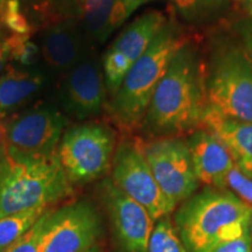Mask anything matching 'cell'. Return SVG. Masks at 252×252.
<instances>
[{
  "label": "cell",
  "instance_id": "1",
  "mask_svg": "<svg viewBox=\"0 0 252 252\" xmlns=\"http://www.w3.org/2000/svg\"><path fill=\"white\" fill-rule=\"evenodd\" d=\"M206 106L204 65L196 46L187 41L158 83L141 125L159 138L186 133L201 126Z\"/></svg>",
  "mask_w": 252,
  "mask_h": 252
},
{
  "label": "cell",
  "instance_id": "2",
  "mask_svg": "<svg viewBox=\"0 0 252 252\" xmlns=\"http://www.w3.org/2000/svg\"><path fill=\"white\" fill-rule=\"evenodd\" d=\"M71 184L53 156H30L0 144V219L67 196Z\"/></svg>",
  "mask_w": 252,
  "mask_h": 252
},
{
  "label": "cell",
  "instance_id": "3",
  "mask_svg": "<svg viewBox=\"0 0 252 252\" xmlns=\"http://www.w3.org/2000/svg\"><path fill=\"white\" fill-rule=\"evenodd\" d=\"M174 224L188 252H209L252 228V208L231 191L209 187L182 202Z\"/></svg>",
  "mask_w": 252,
  "mask_h": 252
},
{
  "label": "cell",
  "instance_id": "4",
  "mask_svg": "<svg viewBox=\"0 0 252 252\" xmlns=\"http://www.w3.org/2000/svg\"><path fill=\"white\" fill-rule=\"evenodd\" d=\"M187 41L181 28L174 21L167 20L112 96L110 110L122 126L133 128L143 124L158 83L173 56Z\"/></svg>",
  "mask_w": 252,
  "mask_h": 252
},
{
  "label": "cell",
  "instance_id": "5",
  "mask_svg": "<svg viewBox=\"0 0 252 252\" xmlns=\"http://www.w3.org/2000/svg\"><path fill=\"white\" fill-rule=\"evenodd\" d=\"M207 105L226 117L252 123V62L244 47L214 43L204 67Z\"/></svg>",
  "mask_w": 252,
  "mask_h": 252
},
{
  "label": "cell",
  "instance_id": "6",
  "mask_svg": "<svg viewBox=\"0 0 252 252\" xmlns=\"http://www.w3.org/2000/svg\"><path fill=\"white\" fill-rule=\"evenodd\" d=\"M115 134L97 123L74 126L63 133L58 157L70 184H87L102 176L112 162Z\"/></svg>",
  "mask_w": 252,
  "mask_h": 252
},
{
  "label": "cell",
  "instance_id": "7",
  "mask_svg": "<svg viewBox=\"0 0 252 252\" xmlns=\"http://www.w3.org/2000/svg\"><path fill=\"white\" fill-rule=\"evenodd\" d=\"M116 186L149 212L154 220L169 215L176 204L162 193L154 179L141 144L125 140L112 157V179Z\"/></svg>",
  "mask_w": 252,
  "mask_h": 252
},
{
  "label": "cell",
  "instance_id": "8",
  "mask_svg": "<svg viewBox=\"0 0 252 252\" xmlns=\"http://www.w3.org/2000/svg\"><path fill=\"white\" fill-rule=\"evenodd\" d=\"M154 179L174 204L193 196L198 187L187 140L178 137L158 138L141 144Z\"/></svg>",
  "mask_w": 252,
  "mask_h": 252
},
{
  "label": "cell",
  "instance_id": "9",
  "mask_svg": "<svg viewBox=\"0 0 252 252\" xmlns=\"http://www.w3.org/2000/svg\"><path fill=\"white\" fill-rule=\"evenodd\" d=\"M102 219L88 201L50 210L40 252H87L97 247L102 235Z\"/></svg>",
  "mask_w": 252,
  "mask_h": 252
},
{
  "label": "cell",
  "instance_id": "10",
  "mask_svg": "<svg viewBox=\"0 0 252 252\" xmlns=\"http://www.w3.org/2000/svg\"><path fill=\"white\" fill-rule=\"evenodd\" d=\"M166 23L167 19L161 12H146L127 25L109 47L103 58L102 68L106 90L111 97Z\"/></svg>",
  "mask_w": 252,
  "mask_h": 252
},
{
  "label": "cell",
  "instance_id": "11",
  "mask_svg": "<svg viewBox=\"0 0 252 252\" xmlns=\"http://www.w3.org/2000/svg\"><path fill=\"white\" fill-rule=\"evenodd\" d=\"M67 124L58 110L43 106L23 115L5 125V144L30 156H53Z\"/></svg>",
  "mask_w": 252,
  "mask_h": 252
},
{
  "label": "cell",
  "instance_id": "12",
  "mask_svg": "<svg viewBox=\"0 0 252 252\" xmlns=\"http://www.w3.org/2000/svg\"><path fill=\"white\" fill-rule=\"evenodd\" d=\"M99 194L111 219L113 230L124 252H147L149 239L156 220L145 208L105 179Z\"/></svg>",
  "mask_w": 252,
  "mask_h": 252
},
{
  "label": "cell",
  "instance_id": "13",
  "mask_svg": "<svg viewBox=\"0 0 252 252\" xmlns=\"http://www.w3.org/2000/svg\"><path fill=\"white\" fill-rule=\"evenodd\" d=\"M103 68L94 61L80 62L72 68L65 83V104L78 119L97 116L106 96Z\"/></svg>",
  "mask_w": 252,
  "mask_h": 252
},
{
  "label": "cell",
  "instance_id": "14",
  "mask_svg": "<svg viewBox=\"0 0 252 252\" xmlns=\"http://www.w3.org/2000/svg\"><path fill=\"white\" fill-rule=\"evenodd\" d=\"M201 126L222 143L235 165L252 179V123L226 117L207 105Z\"/></svg>",
  "mask_w": 252,
  "mask_h": 252
},
{
  "label": "cell",
  "instance_id": "15",
  "mask_svg": "<svg viewBox=\"0 0 252 252\" xmlns=\"http://www.w3.org/2000/svg\"><path fill=\"white\" fill-rule=\"evenodd\" d=\"M187 144L198 181L222 189L226 174L235 166L225 147L206 130L191 132Z\"/></svg>",
  "mask_w": 252,
  "mask_h": 252
},
{
  "label": "cell",
  "instance_id": "16",
  "mask_svg": "<svg viewBox=\"0 0 252 252\" xmlns=\"http://www.w3.org/2000/svg\"><path fill=\"white\" fill-rule=\"evenodd\" d=\"M42 82L41 75L25 70L0 75V118L39 91Z\"/></svg>",
  "mask_w": 252,
  "mask_h": 252
},
{
  "label": "cell",
  "instance_id": "17",
  "mask_svg": "<svg viewBox=\"0 0 252 252\" xmlns=\"http://www.w3.org/2000/svg\"><path fill=\"white\" fill-rule=\"evenodd\" d=\"M42 53L46 61L58 69L70 68L80 58L76 34L67 27H56L45 34Z\"/></svg>",
  "mask_w": 252,
  "mask_h": 252
},
{
  "label": "cell",
  "instance_id": "18",
  "mask_svg": "<svg viewBox=\"0 0 252 252\" xmlns=\"http://www.w3.org/2000/svg\"><path fill=\"white\" fill-rule=\"evenodd\" d=\"M186 23L198 26L219 20L228 13L231 0H171Z\"/></svg>",
  "mask_w": 252,
  "mask_h": 252
},
{
  "label": "cell",
  "instance_id": "19",
  "mask_svg": "<svg viewBox=\"0 0 252 252\" xmlns=\"http://www.w3.org/2000/svg\"><path fill=\"white\" fill-rule=\"evenodd\" d=\"M117 0H77L88 31L97 41H105L111 34L110 20Z\"/></svg>",
  "mask_w": 252,
  "mask_h": 252
},
{
  "label": "cell",
  "instance_id": "20",
  "mask_svg": "<svg viewBox=\"0 0 252 252\" xmlns=\"http://www.w3.org/2000/svg\"><path fill=\"white\" fill-rule=\"evenodd\" d=\"M46 210L47 207L35 208L0 219V252H5L23 237Z\"/></svg>",
  "mask_w": 252,
  "mask_h": 252
},
{
  "label": "cell",
  "instance_id": "21",
  "mask_svg": "<svg viewBox=\"0 0 252 252\" xmlns=\"http://www.w3.org/2000/svg\"><path fill=\"white\" fill-rule=\"evenodd\" d=\"M147 252H188L169 215L156 220L149 239Z\"/></svg>",
  "mask_w": 252,
  "mask_h": 252
},
{
  "label": "cell",
  "instance_id": "22",
  "mask_svg": "<svg viewBox=\"0 0 252 252\" xmlns=\"http://www.w3.org/2000/svg\"><path fill=\"white\" fill-rule=\"evenodd\" d=\"M50 210L47 209L34 225L5 252H40V244L46 231Z\"/></svg>",
  "mask_w": 252,
  "mask_h": 252
},
{
  "label": "cell",
  "instance_id": "23",
  "mask_svg": "<svg viewBox=\"0 0 252 252\" xmlns=\"http://www.w3.org/2000/svg\"><path fill=\"white\" fill-rule=\"evenodd\" d=\"M222 189L231 191L239 200L252 208V179L244 174L236 165L226 174Z\"/></svg>",
  "mask_w": 252,
  "mask_h": 252
},
{
  "label": "cell",
  "instance_id": "24",
  "mask_svg": "<svg viewBox=\"0 0 252 252\" xmlns=\"http://www.w3.org/2000/svg\"><path fill=\"white\" fill-rule=\"evenodd\" d=\"M9 58L17 60L23 64H31L35 61L37 55V47L28 40V36L13 35L6 39Z\"/></svg>",
  "mask_w": 252,
  "mask_h": 252
},
{
  "label": "cell",
  "instance_id": "25",
  "mask_svg": "<svg viewBox=\"0 0 252 252\" xmlns=\"http://www.w3.org/2000/svg\"><path fill=\"white\" fill-rule=\"evenodd\" d=\"M1 20L8 30L13 32L17 35L28 36L30 34V25L23 14L20 13L19 4L17 0H8L5 2L4 9L1 11Z\"/></svg>",
  "mask_w": 252,
  "mask_h": 252
},
{
  "label": "cell",
  "instance_id": "26",
  "mask_svg": "<svg viewBox=\"0 0 252 252\" xmlns=\"http://www.w3.org/2000/svg\"><path fill=\"white\" fill-rule=\"evenodd\" d=\"M252 251V228L248 229L238 237L222 242L214 247L209 252H251Z\"/></svg>",
  "mask_w": 252,
  "mask_h": 252
},
{
  "label": "cell",
  "instance_id": "27",
  "mask_svg": "<svg viewBox=\"0 0 252 252\" xmlns=\"http://www.w3.org/2000/svg\"><path fill=\"white\" fill-rule=\"evenodd\" d=\"M238 33L241 34L242 40H243V47L247 50L249 58L252 62V23L251 21H244L239 25Z\"/></svg>",
  "mask_w": 252,
  "mask_h": 252
},
{
  "label": "cell",
  "instance_id": "28",
  "mask_svg": "<svg viewBox=\"0 0 252 252\" xmlns=\"http://www.w3.org/2000/svg\"><path fill=\"white\" fill-rule=\"evenodd\" d=\"M9 58V52L6 45V39L0 37V71L5 68L6 63H7Z\"/></svg>",
  "mask_w": 252,
  "mask_h": 252
},
{
  "label": "cell",
  "instance_id": "29",
  "mask_svg": "<svg viewBox=\"0 0 252 252\" xmlns=\"http://www.w3.org/2000/svg\"><path fill=\"white\" fill-rule=\"evenodd\" d=\"M5 141V125L0 121V144Z\"/></svg>",
  "mask_w": 252,
  "mask_h": 252
},
{
  "label": "cell",
  "instance_id": "30",
  "mask_svg": "<svg viewBox=\"0 0 252 252\" xmlns=\"http://www.w3.org/2000/svg\"><path fill=\"white\" fill-rule=\"evenodd\" d=\"M125 1H128V2H132V4H134L137 7H139V6H141L143 4H145V2L150 1V0H125Z\"/></svg>",
  "mask_w": 252,
  "mask_h": 252
},
{
  "label": "cell",
  "instance_id": "31",
  "mask_svg": "<svg viewBox=\"0 0 252 252\" xmlns=\"http://www.w3.org/2000/svg\"><path fill=\"white\" fill-rule=\"evenodd\" d=\"M236 1L239 2L241 5L245 6V7H247L248 9H250L251 5H252V0H236Z\"/></svg>",
  "mask_w": 252,
  "mask_h": 252
},
{
  "label": "cell",
  "instance_id": "32",
  "mask_svg": "<svg viewBox=\"0 0 252 252\" xmlns=\"http://www.w3.org/2000/svg\"><path fill=\"white\" fill-rule=\"evenodd\" d=\"M87 252H102V251H100V249L98 247H94V249H91V250L87 251Z\"/></svg>",
  "mask_w": 252,
  "mask_h": 252
},
{
  "label": "cell",
  "instance_id": "33",
  "mask_svg": "<svg viewBox=\"0 0 252 252\" xmlns=\"http://www.w3.org/2000/svg\"><path fill=\"white\" fill-rule=\"evenodd\" d=\"M4 2H5V0H0V7H1V6L4 5Z\"/></svg>",
  "mask_w": 252,
  "mask_h": 252
},
{
  "label": "cell",
  "instance_id": "34",
  "mask_svg": "<svg viewBox=\"0 0 252 252\" xmlns=\"http://www.w3.org/2000/svg\"><path fill=\"white\" fill-rule=\"evenodd\" d=\"M249 12H250V14L252 15V5H251V7H250V9H249Z\"/></svg>",
  "mask_w": 252,
  "mask_h": 252
},
{
  "label": "cell",
  "instance_id": "35",
  "mask_svg": "<svg viewBox=\"0 0 252 252\" xmlns=\"http://www.w3.org/2000/svg\"><path fill=\"white\" fill-rule=\"evenodd\" d=\"M251 252H252V251H251Z\"/></svg>",
  "mask_w": 252,
  "mask_h": 252
}]
</instances>
